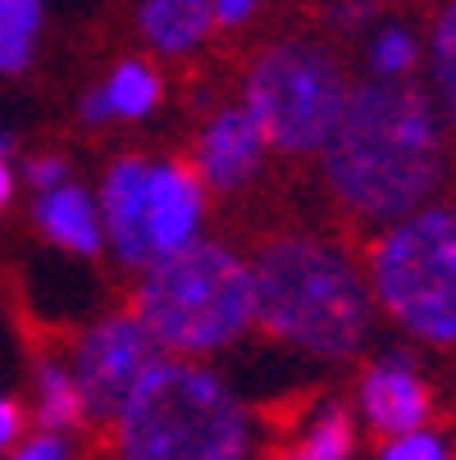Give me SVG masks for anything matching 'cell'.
Here are the masks:
<instances>
[{
	"mask_svg": "<svg viewBox=\"0 0 456 460\" xmlns=\"http://www.w3.org/2000/svg\"><path fill=\"white\" fill-rule=\"evenodd\" d=\"M319 160L334 201L383 228L438 196L447 178V119L407 78H370L352 87Z\"/></svg>",
	"mask_w": 456,
	"mask_h": 460,
	"instance_id": "1",
	"label": "cell"
},
{
	"mask_svg": "<svg viewBox=\"0 0 456 460\" xmlns=\"http://www.w3.org/2000/svg\"><path fill=\"white\" fill-rule=\"evenodd\" d=\"M255 323L274 342L319 360H347L374 333V288L356 260L306 233L270 237L251 255Z\"/></svg>",
	"mask_w": 456,
	"mask_h": 460,
	"instance_id": "2",
	"label": "cell"
},
{
	"mask_svg": "<svg viewBox=\"0 0 456 460\" xmlns=\"http://www.w3.org/2000/svg\"><path fill=\"white\" fill-rule=\"evenodd\" d=\"M119 460H246L251 420L197 356H156L114 420Z\"/></svg>",
	"mask_w": 456,
	"mask_h": 460,
	"instance_id": "3",
	"label": "cell"
},
{
	"mask_svg": "<svg viewBox=\"0 0 456 460\" xmlns=\"http://www.w3.org/2000/svg\"><path fill=\"white\" fill-rule=\"evenodd\" d=\"M133 314L174 356H215L255 323L251 260L219 242H192L142 270Z\"/></svg>",
	"mask_w": 456,
	"mask_h": 460,
	"instance_id": "4",
	"label": "cell"
},
{
	"mask_svg": "<svg viewBox=\"0 0 456 460\" xmlns=\"http://www.w3.org/2000/svg\"><path fill=\"white\" fill-rule=\"evenodd\" d=\"M365 274L379 310L425 347H456V210L420 206L383 224Z\"/></svg>",
	"mask_w": 456,
	"mask_h": 460,
	"instance_id": "5",
	"label": "cell"
},
{
	"mask_svg": "<svg viewBox=\"0 0 456 460\" xmlns=\"http://www.w3.org/2000/svg\"><path fill=\"white\" fill-rule=\"evenodd\" d=\"M206 191L210 187L201 182V173L183 160H114L96 201L105 219V242L114 246L119 265L142 274L165 255L201 242Z\"/></svg>",
	"mask_w": 456,
	"mask_h": 460,
	"instance_id": "6",
	"label": "cell"
},
{
	"mask_svg": "<svg viewBox=\"0 0 456 460\" xmlns=\"http://www.w3.org/2000/svg\"><path fill=\"white\" fill-rule=\"evenodd\" d=\"M347 74L329 46L310 37L270 41L242 78V105L255 114L270 151L319 155L347 110Z\"/></svg>",
	"mask_w": 456,
	"mask_h": 460,
	"instance_id": "7",
	"label": "cell"
},
{
	"mask_svg": "<svg viewBox=\"0 0 456 460\" xmlns=\"http://www.w3.org/2000/svg\"><path fill=\"white\" fill-rule=\"evenodd\" d=\"M165 356V347L156 342L151 328L128 310V314H105L96 319L74 347V378L87 402V415L101 424H114L123 402L133 397V387L142 383V374L151 369V360Z\"/></svg>",
	"mask_w": 456,
	"mask_h": 460,
	"instance_id": "8",
	"label": "cell"
},
{
	"mask_svg": "<svg viewBox=\"0 0 456 460\" xmlns=\"http://www.w3.org/2000/svg\"><path fill=\"white\" fill-rule=\"evenodd\" d=\"M270 142L246 105H224L201 123L197 137V169L210 191H242L260 169H265Z\"/></svg>",
	"mask_w": 456,
	"mask_h": 460,
	"instance_id": "9",
	"label": "cell"
},
{
	"mask_svg": "<svg viewBox=\"0 0 456 460\" xmlns=\"http://www.w3.org/2000/svg\"><path fill=\"white\" fill-rule=\"evenodd\" d=\"M361 415L379 438L425 429L429 415H434V397H429L425 374L407 356H379L361 374Z\"/></svg>",
	"mask_w": 456,
	"mask_h": 460,
	"instance_id": "10",
	"label": "cell"
},
{
	"mask_svg": "<svg viewBox=\"0 0 456 460\" xmlns=\"http://www.w3.org/2000/svg\"><path fill=\"white\" fill-rule=\"evenodd\" d=\"M219 28L215 0H138V37L169 59L197 55Z\"/></svg>",
	"mask_w": 456,
	"mask_h": 460,
	"instance_id": "11",
	"label": "cell"
},
{
	"mask_svg": "<svg viewBox=\"0 0 456 460\" xmlns=\"http://www.w3.org/2000/svg\"><path fill=\"white\" fill-rule=\"evenodd\" d=\"M37 228L46 242H55L69 255H96L105 246V219H101V201H92V191L59 182L50 191H37Z\"/></svg>",
	"mask_w": 456,
	"mask_h": 460,
	"instance_id": "12",
	"label": "cell"
},
{
	"mask_svg": "<svg viewBox=\"0 0 456 460\" xmlns=\"http://www.w3.org/2000/svg\"><path fill=\"white\" fill-rule=\"evenodd\" d=\"M96 92H101V101H105V114H110V119H128V123H138V119H147V114L160 105L165 83H160V74L151 69L147 59L128 55V59H119V64H114L110 78H105Z\"/></svg>",
	"mask_w": 456,
	"mask_h": 460,
	"instance_id": "13",
	"label": "cell"
},
{
	"mask_svg": "<svg viewBox=\"0 0 456 460\" xmlns=\"http://www.w3.org/2000/svg\"><path fill=\"white\" fill-rule=\"evenodd\" d=\"M32 392H37V424L41 429H55V433H69L78 429L87 415V402H83V392H78V378L74 369H64L59 360H41L37 374H32Z\"/></svg>",
	"mask_w": 456,
	"mask_h": 460,
	"instance_id": "14",
	"label": "cell"
},
{
	"mask_svg": "<svg viewBox=\"0 0 456 460\" xmlns=\"http://www.w3.org/2000/svg\"><path fill=\"white\" fill-rule=\"evenodd\" d=\"M356 451V424L343 406H319L301 433L283 447V460H347Z\"/></svg>",
	"mask_w": 456,
	"mask_h": 460,
	"instance_id": "15",
	"label": "cell"
},
{
	"mask_svg": "<svg viewBox=\"0 0 456 460\" xmlns=\"http://www.w3.org/2000/svg\"><path fill=\"white\" fill-rule=\"evenodd\" d=\"M41 0H0V74H23L41 32Z\"/></svg>",
	"mask_w": 456,
	"mask_h": 460,
	"instance_id": "16",
	"label": "cell"
},
{
	"mask_svg": "<svg viewBox=\"0 0 456 460\" xmlns=\"http://www.w3.org/2000/svg\"><path fill=\"white\" fill-rule=\"evenodd\" d=\"M429 78H434V101L456 133V0L438 10L434 32H429Z\"/></svg>",
	"mask_w": 456,
	"mask_h": 460,
	"instance_id": "17",
	"label": "cell"
},
{
	"mask_svg": "<svg viewBox=\"0 0 456 460\" xmlns=\"http://www.w3.org/2000/svg\"><path fill=\"white\" fill-rule=\"evenodd\" d=\"M365 64H370V78H411V69L420 64V41L411 28L402 23H374L370 46H365Z\"/></svg>",
	"mask_w": 456,
	"mask_h": 460,
	"instance_id": "18",
	"label": "cell"
},
{
	"mask_svg": "<svg viewBox=\"0 0 456 460\" xmlns=\"http://www.w3.org/2000/svg\"><path fill=\"white\" fill-rule=\"evenodd\" d=\"M379 460H452V451H447V442L425 424V429H407V433L383 438Z\"/></svg>",
	"mask_w": 456,
	"mask_h": 460,
	"instance_id": "19",
	"label": "cell"
},
{
	"mask_svg": "<svg viewBox=\"0 0 456 460\" xmlns=\"http://www.w3.org/2000/svg\"><path fill=\"white\" fill-rule=\"evenodd\" d=\"M329 23L338 32L356 37V32L379 23V5H374V0H334V5H329Z\"/></svg>",
	"mask_w": 456,
	"mask_h": 460,
	"instance_id": "20",
	"label": "cell"
},
{
	"mask_svg": "<svg viewBox=\"0 0 456 460\" xmlns=\"http://www.w3.org/2000/svg\"><path fill=\"white\" fill-rule=\"evenodd\" d=\"M10 460H69V442H64V433L46 429V433L19 442V451H14Z\"/></svg>",
	"mask_w": 456,
	"mask_h": 460,
	"instance_id": "21",
	"label": "cell"
},
{
	"mask_svg": "<svg viewBox=\"0 0 456 460\" xmlns=\"http://www.w3.org/2000/svg\"><path fill=\"white\" fill-rule=\"evenodd\" d=\"M28 182H32L37 191H50V187H59V182H69V164H64L59 155H37V160L28 164Z\"/></svg>",
	"mask_w": 456,
	"mask_h": 460,
	"instance_id": "22",
	"label": "cell"
},
{
	"mask_svg": "<svg viewBox=\"0 0 456 460\" xmlns=\"http://www.w3.org/2000/svg\"><path fill=\"white\" fill-rule=\"evenodd\" d=\"M260 5H265V0H215L219 28H242V23H251Z\"/></svg>",
	"mask_w": 456,
	"mask_h": 460,
	"instance_id": "23",
	"label": "cell"
},
{
	"mask_svg": "<svg viewBox=\"0 0 456 460\" xmlns=\"http://www.w3.org/2000/svg\"><path fill=\"white\" fill-rule=\"evenodd\" d=\"M19 429H23V411H19V402L0 397V451H10V447L19 442Z\"/></svg>",
	"mask_w": 456,
	"mask_h": 460,
	"instance_id": "24",
	"label": "cell"
},
{
	"mask_svg": "<svg viewBox=\"0 0 456 460\" xmlns=\"http://www.w3.org/2000/svg\"><path fill=\"white\" fill-rule=\"evenodd\" d=\"M10 196H14V173L5 169V160H0V210H5Z\"/></svg>",
	"mask_w": 456,
	"mask_h": 460,
	"instance_id": "25",
	"label": "cell"
},
{
	"mask_svg": "<svg viewBox=\"0 0 456 460\" xmlns=\"http://www.w3.org/2000/svg\"><path fill=\"white\" fill-rule=\"evenodd\" d=\"M0 155H5V142H0Z\"/></svg>",
	"mask_w": 456,
	"mask_h": 460,
	"instance_id": "26",
	"label": "cell"
}]
</instances>
